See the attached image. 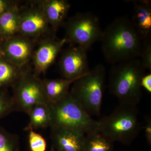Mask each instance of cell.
<instances>
[{
  "instance_id": "obj_26",
  "label": "cell",
  "mask_w": 151,
  "mask_h": 151,
  "mask_svg": "<svg viewBox=\"0 0 151 151\" xmlns=\"http://www.w3.org/2000/svg\"><path fill=\"white\" fill-rule=\"evenodd\" d=\"M141 87L145 89L147 92H151V73L145 74L143 76L141 80Z\"/></svg>"
},
{
  "instance_id": "obj_22",
  "label": "cell",
  "mask_w": 151,
  "mask_h": 151,
  "mask_svg": "<svg viewBox=\"0 0 151 151\" xmlns=\"http://www.w3.org/2000/svg\"><path fill=\"white\" fill-rule=\"evenodd\" d=\"M28 139L31 151H46V140L40 134L33 130L28 131Z\"/></svg>"
},
{
  "instance_id": "obj_10",
  "label": "cell",
  "mask_w": 151,
  "mask_h": 151,
  "mask_svg": "<svg viewBox=\"0 0 151 151\" xmlns=\"http://www.w3.org/2000/svg\"><path fill=\"white\" fill-rule=\"evenodd\" d=\"M4 57L21 68L32 59L36 41L19 34L1 41Z\"/></svg>"
},
{
  "instance_id": "obj_3",
  "label": "cell",
  "mask_w": 151,
  "mask_h": 151,
  "mask_svg": "<svg viewBox=\"0 0 151 151\" xmlns=\"http://www.w3.org/2000/svg\"><path fill=\"white\" fill-rule=\"evenodd\" d=\"M137 105L120 103L108 116L98 121V132L111 142L129 145L141 130Z\"/></svg>"
},
{
  "instance_id": "obj_14",
  "label": "cell",
  "mask_w": 151,
  "mask_h": 151,
  "mask_svg": "<svg viewBox=\"0 0 151 151\" xmlns=\"http://www.w3.org/2000/svg\"><path fill=\"white\" fill-rule=\"evenodd\" d=\"M44 10L50 27L55 33L63 25L70 8L66 0H43Z\"/></svg>"
},
{
  "instance_id": "obj_5",
  "label": "cell",
  "mask_w": 151,
  "mask_h": 151,
  "mask_svg": "<svg viewBox=\"0 0 151 151\" xmlns=\"http://www.w3.org/2000/svg\"><path fill=\"white\" fill-rule=\"evenodd\" d=\"M49 104L52 126L72 129L85 135L98 132V122L93 119L70 92L63 99Z\"/></svg>"
},
{
  "instance_id": "obj_28",
  "label": "cell",
  "mask_w": 151,
  "mask_h": 151,
  "mask_svg": "<svg viewBox=\"0 0 151 151\" xmlns=\"http://www.w3.org/2000/svg\"><path fill=\"white\" fill-rule=\"evenodd\" d=\"M50 151H56L55 150H54V149L53 148V147H51V149H50Z\"/></svg>"
},
{
  "instance_id": "obj_12",
  "label": "cell",
  "mask_w": 151,
  "mask_h": 151,
  "mask_svg": "<svg viewBox=\"0 0 151 151\" xmlns=\"http://www.w3.org/2000/svg\"><path fill=\"white\" fill-rule=\"evenodd\" d=\"M52 147L56 151H84L85 135L64 127H51Z\"/></svg>"
},
{
  "instance_id": "obj_20",
  "label": "cell",
  "mask_w": 151,
  "mask_h": 151,
  "mask_svg": "<svg viewBox=\"0 0 151 151\" xmlns=\"http://www.w3.org/2000/svg\"><path fill=\"white\" fill-rule=\"evenodd\" d=\"M19 138L0 126V151H20Z\"/></svg>"
},
{
  "instance_id": "obj_2",
  "label": "cell",
  "mask_w": 151,
  "mask_h": 151,
  "mask_svg": "<svg viewBox=\"0 0 151 151\" xmlns=\"http://www.w3.org/2000/svg\"><path fill=\"white\" fill-rule=\"evenodd\" d=\"M146 70L139 58L113 64L109 72V92L120 103L137 105L142 96L141 80Z\"/></svg>"
},
{
  "instance_id": "obj_11",
  "label": "cell",
  "mask_w": 151,
  "mask_h": 151,
  "mask_svg": "<svg viewBox=\"0 0 151 151\" xmlns=\"http://www.w3.org/2000/svg\"><path fill=\"white\" fill-rule=\"evenodd\" d=\"M65 43L64 38L60 39L55 35L43 37L35 49L33 54L34 73L38 76L40 74L45 73L54 63Z\"/></svg>"
},
{
  "instance_id": "obj_13",
  "label": "cell",
  "mask_w": 151,
  "mask_h": 151,
  "mask_svg": "<svg viewBox=\"0 0 151 151\" xmlns=\"http://www.w3.org/2000/svg\"><path fill=\"white\" fill-rule=\"evenodd\" d=\"M131 22L142 40L151 38V3L147 0L133 1Z\"/></svg>"
},
{
  "instance_id": "obj_4",
  "label": "cell",
  "mask_w": 151,
  "mask_h": 151,
  "mask_svg": "<svg viewBox=\"0 0 151 151\" xmlns=\"http://www.w3.org/2000/svg\"><path fill=\"white\" fill-rule=\"evenodd\" d=\"M106 70L98 64L72 84L69 92L89 115L100 117L105 89Z\"/></svg>"
},
{
  "instance_id": "obj_7",
  "label": "cell",
  "mask_w": 151,
  "mask_h": 151,
  "mask_svg": "<svg viewBox=\"0 0 151 151\" xmlns=\"http://www.w3.org/2000/svg\"><path fill=\"white\" fill-rule=\"evenodd\" d=\"M12 87L13 90L12 97L17 111L27 114L35 105L48 103L42 80L27 69Z\"/></svg>"
},
{
  "instance_id": "obj_24",
  "label": "cell",
  "mask_w": 151,
  "mask_h": 151,
  "mask_svg": "<svg viewBox=\"0 0 151 151\" xmlns=\"http://www.w3.org/2000/svg\"><path fill=\"white\" fill-rule=\"evenodd\" d=\"M17 5L18 2L17 1L13 0H0V16Z\"/></svg>"
},
{
  "instance_id": "obj_19",
  "label": "cell",
  "mask_w": 151,
  "mask_h": 151,
  "mask_svg": "<svg viewBox=\"0 0 151 151\" xmlns=\"http://www.w3.org/2000/svg\"><path fill=\"white\" fill-rule=\"evenodd\" d=\"M84 151H114L113 142L98 132L85 135Z\"/></svg>"
},
{
  "instance_id": "obj_8",
  "label": "cell",
  "mask_w": 151,
  "mask_h": 151,
  "mask_svg": "<svg viewBox=\"0 0 151 151\" xmlns=\"http://www.w3.org/2000/svg\"><path fill=\"white\" fill-rule=\"evenodd\" d=\"M19 11V34L35 41L40 37L55 35L45 15L42 1L31 2Z\"/></svg>"
},
{
  "instance_id": "obj_15",
  "label": "cell",
  "mask_w": 151,
  "mask_h": 151,
  "mask_svg": "<svg viewBox=\"0 0 151 151\" xmlns=\"http://www.w3.org/2000/svg\"><path fill=\"white\" fill-rule=\"evenodd\" d=\"M76 80L64 78L42 80L45 94L48 103L54 104L63 99L69 92L70 86Z\"/></svg>"
},
{
  "instance_id": "obj_16",
  "label": "cell",
  "mask_w": 151,
  "mask_h": 151,
  "mask_svg": "<svg viewBox=\"0 0 151 151\" xmlns=\"http://www.w3.org/2000/svg\"><path fill=\"white\" fill-rule=\"evenodd\" d=\"M29 121L24 131H35L46 129L52 126V116L50 106L48 103L38 104L28 112Z\"/></svg>"
},
{
  "instance_id": "obj_9",
  "label": "cell",
  "mask_w": 151,
  "mask_h": 151,
  "mask_svg": "<svg viewBox=\"0 0 151 151\" xmlns=\"http://www.w3.org/2000/svg\"><path fill=\"white\" fill-rule=\"evenodd\" d=\"M58 67L63 78L76 80L89 71L87 50L76 45H70L62 52Z\"/></svg>"
},
{
  "instance_id": "obj_18",
  "label": "cell",
  "mask_w": 151,
  "mask_h": 151,
  "mask_svg": "<svg viewBox=\"0 0 151 151\" xmlns=\"http://www.w3.org/2000/svg\"><path fill=\"white\" fill-rule=\"evenodd\" d=\"M25 70L17 67L4 57L0 58V89L12 87Z\"/></svg>"
},
{
  "instance_id": "obj_23",
  "label": "cell",
  "mask_w": 151,
  "mask_h": 151,
  "mask_svg": "<svg viewBox=\"0 0 151 151\" xmlns=\"http://www.w3.org/2000/svg\"><path fill=\"white\" fill-rule=\"evenodd\" d=\"M139 59L146 70L151 72V38L142 40Z\"/></svg>"
},
{
  "instance_id": "obj_17",
  "label": "cell",
  "mask_w": 151,
  "mask_h": 151,
  "mask_svg": "<svg viewBox=\"0 0 151 151\" xmlns=\"http://www.w3.org/2000/svg\"><path fill=\"white\" fill-rule=\"evenodd\" d=\"M19 23L20 11L18 5L0 16V40L19 34Z\"/></svg>"
},
{
  "instance_id": "obj_25",
  "label": "cell",
  "mask_w": 151,
  "mask_h": 151,
  "mask_svg": "<svg viewBox=\"0 0 151 151\" xmlns=\"http://www.w3.org/2000/svg\"><path fill=\"white\" fill-rule=\"evenodd\" d=\"M145 136L147 143L149 146L151 145V116H147L145 119V124L144 126Z\"/></svg>"
},
{
  "instance_id": "obj_6",
  "label": "cell",
  "mask_w": 151,
  "mask_h": 151,
  "mask_svg": "<svg viewBox=\"0 0 151 151\" xmlns=\"http://www.w3.org/2000/svg\"><path fill=\"white\" fill-rule=\"evenodd\" d=\"M63 26L66 43L87 51L102 38L103 31L100 20L92 12L78 13L65 21Z\"/></svg>"
},
{
  "instance_id": "obj_1",
  "label": "cell",
  "mask_w": 151,
  "mask_h": 151,
  "mask_svg": "<svg viewBox=\"0 0 151 151\" xmlns=\"http://www.w3.org/2000/svg\"><path fill=\"white\" fill-rule=\"evenodd\" d=\"M102 50L113 64L139 58L142 40L127 15L117 17L103 31Z\"/></svg>"
},
{
  "instance_id": "obj_27",
  "label": "cell",
  "mask_w": 151,
  "mask_h": 151,
  "mask_svg": "<svg viewBox=\"0 0 151 151\" xmlns=\"http://www.w3.org/2000/svg\"><path fill=\"white\" fill-rule=\"evenodd\" d=\"M2 57H4V55H3L2 49L1 42L0 40V58Z\"/></svg>"
},
{
  "instance_id": "obj_21",
  "label": "cell",
  "mask_w": 151,
  "mask_h": 151,
  "mask_svg": "<svg viewBox=\"0 0 151 151\" xmlns=\"http://www.w3.org/2000/svg\"><path fill=\"white\" fill-rule=\"evenodd\" d=\"M17 111L12 95L7 88L0 89V119Z\"/></svg>"
}]
</instances>
